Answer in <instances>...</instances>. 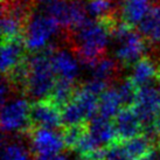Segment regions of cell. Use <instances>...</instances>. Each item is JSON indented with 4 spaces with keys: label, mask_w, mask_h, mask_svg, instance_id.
<instances>
[{
    "label": "cell",
    "mask_w": 160,
    "mask_h": 160,
    "mask_svg": "<svg viewBox=\"0 0 160 160\" xmlns=\"http://www.w3.org/2000/svg\"><path fill=\"white\" fill-rule=\"evenodd\" d=\"M112 22L109 20L88 19L74 29V45L81 64L90 69L101 58L112 40Z\"/></svg>",
    "instance_id": "6da1fadb"
},
{
    "label": "cell",
    "mask_w": 160,
    "mask_h": 160,
    "mask_svg": "<svg viewBox=\"0 0 160 160\" xmlns=\"http://www.w3.org/2000/svg\"><path fill=\"white\" fill-rule=\"evenodd\" d=\"M52 49L33 55L26 60L27 77L23 88L33 99H48L56 84V74L50 58Z\"/></svg>",
    "instance_id": "7a4b0ae2"
},
{
    "label": "cell",
    "mask_w": 160,
    "mask_h": 160,
    "mask_svg": "<svg viewBox=\"0 0 160 160\" xmlns=\"http://www.w3.org/2000/svg\"><path fill=\"white\" fill-rule=\"evenodd\" d=\"M61 26L56 20L41 11H35L27 19L23 31V45L31 53H43L60 33Z\"/></svg>",
    "instance_id": "3957f363"
},
{
    "label": "cell",
    "mask_w": 160,
    "mask_h": 160,
    "mask_svg": "<svg viewBox=\"0 0 160 160\" xmlns=\"http://www.w3.org/2000/svg\"><path fill=\"white\" fill-rule=\"evenodd\" d=\"M112 40L115 42V60L124 66L134 64L142 58L146 50L145 38L124 21L112 23Z\"/></svg>",
    "instance_id": "277c9868"
},
{
    "label": "cell",
    "mask_w": 160,
    "mask_h": 160,
    "mask_svg": "<svg viewBox=\"0 0 160 160\" xmlns=\"http://www.w3.org/2000/svg\"><path fill=\"white\" fill-rule=\"evenodd\" d=\"M39 11L56 20L64 28L76 29L88 20L85 4L80 0H40Z\"/></svg>",
    "instance_id": "5b68a950"
},
{
    "label": "cell",
    "mask_w": 160,
    "mask_h": 160,
    "mask_svg": "<svg viewBox=\"0 0 160 160\" xmlns=\"http://www.w3.org/2000/svg\"><path fill=\"white\" fill-rule=\"evenodd\" d=\"M98 96L88 90L84 85L76 89L74 97L62 108V123L67 126L85 125L97 116Z\"/></svg>",
    "instance_id": "8992f818"
},
{
    "label": "cell",
    "mask_w": 160,
    "mask_h": 160,
    "mask_svg": "<svg viewBox=\"0 0 160 160\" xmlns=\"http://www.w3.org/2000/svg\"><path fill=\"white\" fill-rule=\"evenodd\" d=\"M1 129L5 133H22L32 129V107L25 97L8 98L1 104Z\"/></svg>",
    "instance_id": "52a82bcc"
},
{
    "label": "cell",
    "mask_w": 160,
    "mask_h": 160,
    "mask_svg": "<svg viewBox=\"0 0 160 160\" xmlns=\"http://www.w3.org/2000/svg\"><path fill=\"white\" fill-rule=\"evenodd\" d=\"M132 108L146 132L152 130L160 113V90L152 85L139 88Z\"/></svg>",
    "instance_id": "ba28073f"
},
{
    "label": "cell",
    "mask_w": 160,
    "mask_h": 160,
    "mask_svg": "<svg viewBox=\"0 0 160 160\" xmlns=\"http://www.w3.org/2000/svg\"><path fill=\"white\" fill-rule=\"evenodd\" d=\"M28 136L32 152L36 156H56L66 147L62 133H58L53 129L32 126Z\"/></svg>",
    "instance_id": "9c48e42d"
},
{
    "label": "cell",
    "mask_w": 160,
    "mask_h": 160,
    "mask_svg": "<svg viewBox=\"0 0 160 160\" xmlns=\"http://www.w3.org/2000/svg\"><path fill=\"white\" fill-rule=\"evenodd\" d=\"M32 125L35 128L56 129L62 123V109L50 99L38 101L31 109Z\"/></svg>",
    "instance_id": "30bf717a"
},
{
    "label": "cell",
    "mask_w": 160,
    "mask_h": 160,
    "mask_svg": "<svg viewBox=\"0 0 160 160\" xmlns=\"http://www.w3.org/2000/svg\"><path fill=\"white\" fill-rule=\"evenodd\" d=\"M50 58L55 74L58 78L75 82L81 70V61L78 56H75L70 50L62 48L55 52L52 50Z\"/></svg>",
    "instance_id": "8fae6325"
},
{
    "label": "cell",
    "mask_w": 160,
    "mask_h": 160,
    "mask_svg": "<svg viewBox=\"0 0 160 160\" xmlns=\"http://www.w3.org/2000/svg\"><path fill=\"white\" fill-rule=\"evenodd\" d=\"M113 124L117 131L118 140L123 142L140 136V132L144 129L142 120L139 119L132 107L123 108L113 118Z\"/></svg>",
    "instance_id": "7c38bea8"
},
{
    "label": "cell",
    "mask_w": 160,
    "mask_h": 160,
    "mask_svg": "<svg viewBox=\"0 0 160 160\" xmlns=\"http://www.w3.org/2000/svg\"><path fill=\"white\" fill-rule=\"evenodd\" d=\"M87 130L93 140L103 148L110 147L118 140L115 124L110 119H105L98 115L87 123Z\"/></svg>",
    "instance_id": "4fadbf2b"
},
{
    "label": "cell",
    "mask_w": 160,
    "mask_h": 160,
    "mask_svg": "<svg viewBox=\"0 0 160 160\" xmlns=\"http://www.w3.org/2000/svg\"><path fill=\"white\" fill-rule=\"evenodd\" d=\"M23 49L25 45L20 40L4 41L1 47V70L5 75L20 66L25 61L23 60Z\"/></svg>",
    "instance_id": "5bb4252c"
},
{
    "label": "cell",
    "mask_w": 160,
    "mask_h": 160,
    "mask_svg": "<svg viewBox=\"0 0 160 160\" xmlns=\"http://www.w3.org/2000/svg\"><path fill=\"white\" fill-rule=\"evenodd\" d=\"M151 9L150 0H125L122 7V18L129 26H139Z\"/></svg>",
    "instance_id": "9a60e30c"
},
{
    "label": "cell",
    "mask_w": 160,
    "mask_h": 160,
    "mask_svg": "<svg viewBox=\"0 0 160 160\" xmlns=\"http://www.w3.org/2000/svg\"><path fill=\"white\" fill-rule=\"evenodd\" d=\"M137 88H142L150 85L154 80H160L159 69L157 64L150 58H142L133 64L131 77H130Z\"/></svg>",
    "instance_id": "2e32d148"
},
{
    "label": "cell",
    "mask_w": 160,
    "mask_h": 160,
    "mask_svg": "<svg viewBox=\"0 0 160 160\" xmlns=\"http://www.w3.org/2000/svg\"><path fill=\"white\" fill-rule=\"evenodd\" d=\"M123 108L124 104L117 88H108L98 98L97 115L105 119H111L119 113Z\"/></svg>",
    "instance_id": "e0dca14e"
},
{
    "label": "cell",
    "mask_w": 160,
    "mask_h": 160,
    "mask_svg": "<svg viewBox=\"0 0 160 160\" xmlns=\"http://www.w3.org/2000/svg\"><path fill=\"white\" fill-rule=\"evenodd\" d=\"M122 145L131 160H142L144 157H146L148 153L153 151L152 139L146 134L138 136L130 140H126Z\"/></svg>",
    "instance_id": "ac0fdd59"
},
{
    "label": "cell",
    "mask_w": 160,
    "mask_h": 160,
    "mask_svg": "<svg viewBox=\"0 0 160 160\" xmlns=\"http://www.w3.org/2000/svg\"><path fill=\"white\" fill-rule=\"evenodd\" d=\"M139 33L152 42H160V5L152 7L148 15L139 25Z\"/></svg>",
    "instance_id": "d6986e66"
},
{
    "label": "cell",
    "mask_w": 160,
    "mask_h": 160,
    "mask_svg": "<svg viewBox=\"0 0 160 160\" xmlns=\"http://www.w3.org/2000/svg\"><path fill=\"white\" fill-rule=\"evenodd\" d=\"M89 71L90 78L109 83L117 71V63L116 60H112L110 58H101L90 68Z\"/></svg>",
    "instance_id": "ffe728a7"
},
{
    "label": "cell",
    "mask_w": 160,
    "mask_h": 160,
    "mask_svg": "<svg viewBox=\"0 0 160 160\" xmlns=\"http://www.w3.org/2000/svg\"><path fill=\"white\" fill-rule=\"evenodd\" d=\"M75 91L76 89L75 85H74V82L58 78L55 88H54L53 92H52V95H50V97L48 99L53 101L56 105H58L62 109L67 103H69L71 101V98L74 97V95H75Z\"/></svg>",
    "instance_id": "44dd1931"
},
{
    "label": "cell",
    "mask_w": 160,
    "mask_h": 160,
    "mask_svg": "<svg viewBox=\"0 0 160 160\" xmlns=\"http://www.w3.org/2000/svg\"><path fill=\"white\" fill-rule=\"evenodd\" d=\"M2 160H31V153L22 142H2Z\"/></svg>",
    "instance_id": "7402d4cb"
},
{
    "label": "cell",
    "mask_w": 160,
    "mask_h": 160,
    "mask_svg": "<svg viewBox=\"0 0 160 160\" xmlns=\"http://www.w3.org/2000/svg\"><path fill=\"white\" fill-rule=\"evenodd\" d=\"M85 9L88 15L96 20H105L109 18L113 9L112 0H88L85 2Z\"/></svg>",
    "instance_id": "603a6c76"
},
{
    "label": "cell",
    "mask_w": 160,
    "mask_h": 160,
    "mask_svg": "<svg viewBox=\"0 0 160 160\" xmlns=\"http://www.w3.org/2000/svg\"><path fill=\"white\" fill-rule=\"evenodd\" d=\"M87 124L85 125H75V126H67L62 132V137L66 144V147L70 150H75L85 133Z\"/></svg>",
    "instance_id": "cb8c5ba5"
},
{
    "label": "cell",
    "mask_w": 160,
    "mask_h": 160,
    "mask_svg": "<svg viewBox=\"0 0 160 160\" xmlns=\"http://www.w3.org/2000/svg\"><path fill=\"white\" fill-rule=\"evenodd\" d=\"M116 88L118 90V93H119L120 98L123 101L124 107H132L134 99H136V96H137L138 89H139L132 82V80L126 78L122 83H119L118 87H116Z\"/></svg>",
    "instance_id": "d4e9b609"
},
{
    "label": "cell",
    "mask_w": 160,
    "mask_h": 160,
    "mask_svg": "<svg viewBox=\"0 0 160 160\" xmlns=\"http://www.w3.org/2000/svg\"><path fill=\"white\" fill-rule=\"evenodd\" d=\"M104 160H131L122 144H113L107 148Z\"/></svg>",
    "instance_id": "484cf974"
},
{
    "label": "cell",
    "mask_w": 160,
    "mask_h": 160,
    "mask_svg": "<svg viewBox=\"0 0 160 160\" xmlns=\"http://www.w3.org/2000/svg\"><path fill=\"white\" fill-rule=\"evenodd\" d=\"M142 160H159V154L156 151H152L151 153H148L146 157H144Z\"/></svg>",
    "instance_id": "4316f807"
},
{
    "label": "cell",
    "mask_w": 160,
    "mask_h": 160,
    "mask_svg": "<svg viewBox=\"0 0 160 160\" xmlns=\"http://www.w3.org/2000/svg\"><path fill=\"white\" fill-rule=\"evenodd\" d=\"M53 156H36V158L34 160H52Z\"/></svg>",
    "instance_id": "83f0119b"
},
{
    "label": "cell",
    "mask_w": 160,
    "mask_h": 160,
    "mask_svg": "<svg viewBox=\"0 0 160 160\" xmlns=\"http://www.w3.org/2000/svg\"><path fill=\"white\" fill-rule=\"evenodd\" d=\"M159 160H160V156H159Z\"/></svg>",
    "instance_id": "f1b7e54d"
},
{
    "label": "cell",
    "mask_w": 160,
    "mask_h": 160,
    "mask_svg": "<svg viewBox=\"0 0 160 160\" xmlns=\"http://www.w3.org/2000/svg\"><path fill=\"white\" fill-rule=\"evenodd\" d=\"M159 90H160V89H159Z\"/></svg>",
    "instance_id": "f546056e"
}]
</instances>
